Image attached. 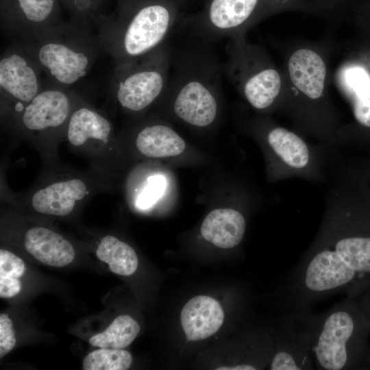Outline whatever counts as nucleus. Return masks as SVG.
<instances>
[{
  "label": "nucleus",
  "instance_id": "nucleus-2",
  "mask_svg": "<svg viewBox=\"0 0 370 370\" xmlns=\"http://www.w3.org/2000/svg\"><path fill=\"white\" fill-rule=\"evenodd\" d=\"M184 46L172 47L169 77L162 94L172 98L174 114L186 123L204 127L217 116L222 64L210 42L190 35Z\"/></svg>",
  "mask_w": 370,
  "mask_h": 370
},
{
  "label": "nucleus",
  "instance_id": "nucleus-11",
  "mask_svg": "<svg viewBox=\"0 0 370 370\" xmlns=\"http://www.w3.org/2000/svg\"><path fill=\"white\" fill-rule=\"evenodd\" d=\"M310 311L283 314L271 356V370L314 369L311 359V335L308 323Z\"/></svg>",
  "mask_w": 370,
  "mask_h": 370
},
{
  "label": "nucleus",
  "instance_id": "nucleus-25",
  "mask_svg": "<svg viewBox=\"0 0 370 370\" xmlns=\"http://www.w3.org/2000/svg\"><path fill=\"white\" fill-rule=\"evenodd\" d=\"M166 185V180L160 174L147 177L135 198V206L140 210H146L154 206L162 196Z\"/></svg>",
  "mask_w": 370,
  "mask_h": 370
},
{
  "label": "nucleus",
  "instance_id": "nucleus-18",
  "mask_svg": "<svg viewBox=\"0 0 370 370\" xmlns=\"http://www.w3.org/2000/svg\"><path fill=\"white\" fill-rule=\"evenodd\" d=\"M138 151L147 158H164L182 153L184 140L168 125L160 123L145 125L135 136Z\"/></svg>",
  "mask_w": 370,
  "mask_h": 370
},
{
  "label": "nucleus",
  "instance_id": "nucleus-21",
  "mask_svg": "<svg viewBox=\"0 0 370 370\" xmlns=\"http://www.w3.org/2000/svg\"><path fill=\"white\" fill-rule=\"evenodd\" d=\"M96 256L108 264L112 273L119 275H132L138 264L134 249L112 235H106L101 238L96 249Z\"/></svg>",
  "mask_w": 370,
  "mask_h": 370
},
{
  "label": "nucleus",
  "instance_id": "nucleus-8",
  "mask_svg": "<svg viewBox=\"0 0 370 370\" xmlns=\"http://www.w3.org/2000/svg\"><path fill=\"white\" fill-rule=\"evenodd\" d=\"M311 352L320 370H344L352 367L358 336L356 311L351 301L336 304L319 315L308 316Z\"/></svg>",
  "mask_w": 370,
  "mask_h": 370
},
{
  "label": "nucleus",
  "instance_id": "nucleus-16",
  "mask_svg": "<svg viewBox=\"0 0 370 370\" xmlns=\"http://www.w3.org/2000/svg\"><path fill=\"white\" fill-rule=\"evenodd\" d=\"M245 228V220L241 212L231 208H219L206 216L201 227V234L215 246L230 249L241 243Z\"/></svg>",
  "mask_w": 370,
  "mask_h": 370
},
{
  "label": "nucleus",
  "instance_id": "nucleus-24",
  "mask_svg": "<svg viewBox=\"0 0 370 370\" xmlns=\"http://www.w3.org/2000/svg\"><path fill=\"white\" fill-rule=\"evenodd\" d=\"M132 362L130 352L123 349L103 348L88 354L82 362L84 370H126Z\"/></svg>",
  "mask_w": 370,
  "mask_h": 370
},
{
  "label": "nucleus",
  "instance_id": "nucleus-19",
  "mask_svg": "<svg viewBox=\"0 0 370 370\" xmlns=\"http://www.w3.org/2000/svg\"><path fill=\"white\" fill-rule=\"evenodd\" d=\"M267 141L288 168L301 170L310 164L311 156L308 145L293 132L280 127L273 128L268 133Z\"/></svg>",
  "mask_w": 370,
  "mask_h": 370
},
{
  "label": "nucleus",
  "instance_id": "nucleus-20",
  "mask_svg": "<svg viewBox=\"0 0 370 370\" xmlns=\"http://www.w3.org/2000/svg\"><path fill=\"white\" fill-rule=\"evenodd\" d=\"M342 79L351 97L355 119L370 127V75L362 66H351L343 71Z\"/></svg>",
  "mask_w": 370,
  "mask_h": 370
},
{
  "label": "nucleus",
  "instance_id": "nucleus-17",
  "mask_svg": "<svg viewBox=\"0 0 370 370\" xmlns=\"http://www.w3.org/2000/svg\"><path fill=\"white\" fill-rule=\"evenodd\" d=\"M18 14L16 19L3 33L12 38L29 36L60 22L53 18L55 0H16Z\"/></svg>",
  "mask_w": 370,
  "mask_h": 370
},
{
  "label": "nucleus",
  "instance_id": "nucleus-14",
  "mask_svg": "<svg viewBox=\"0 0 370 370\" xmlns=\"http://www.w3.org/2000/svg\"><path fill=\"white\" fill-rule=\"evenodd\" d=\"M224 321V312L214 298L198 295L183 307L180 321L188 341H199L216 333Z\"/></svg>",
  "mask_w": 370,
  "mask_h": 370
},
{
  "label": "nucleus",
  "instance_id": "nucleus-5",
  "mask_svg": "<svg viewBox=\"0 0 370 370\" xmlns=\"http://www.w3.org/2000/svg\"><path fill=\"white\" fill-rule=\"evenodd\" d=\"M84 99L74 90L47 80L41 91L1 126L13 138L31 144L42 160L56 159L71 115Z\"/></svg>",
  "mask_w": 370,
  "mask_h": 370
},
{
  "label": "nucleus",
  "instance_id": "nucleus-1",
  "mask_svg": "<svg viewBox=\"0 0 370 370\" xmlns=\"http://www.w3.org/2000/svg\"><path fill=\"white\" fill-rule=\"evenodd\" d=\"M349 214L331 207L319 232L283 282V314L311 310L330 296L352 293L360 275H370V236L352 232Z\"/></svg>",
  "mask_w": 370,
  "mask_h": 370
},
{
  "label": "nucleus",
  "instance_id": "nucleus-22",
  "mask_svg": "<svg viewBox=\"0 0 370 370\" xmlns=\"http://www.w3.org/2000/svg\"><path fill=\"white\" fill-rule=\"evenodd\" d=\"M140 330L136 321L123 314L116 317L103 332L92 336L89 342L95 347L121 349L133 342Z\"/></svg>",
  "mask_w": 370,
  "mask_h": 370
},
{
  "label": "nucleus",
  "instance_id": "nucleus-12",
  "mask_svg": "<svg viewBox=\"0 0 370 370\" xmlns=\"http://www.w3.org/2000/svg\"><path fill=\"white\" fill-rule=\"evenodd\" d=\"M222 72L234 86L241 88L247 101L258 110L270 107L280 93L281 78L273 69L262 67L247 72L225 62L222 64Z\"/></svg>",
  "mask_w": 370,
  "mask_h": 370
},
{
  "label": "nucleus",
  "instance_id": "nucleus-15",
  "mask_svg": "<svg viewBox=\"0 0 370 370\" xmlns=\"http://www.w3.org/2000/svg\"><path fill=\"white\" fill-rule=\"evenodd\" d=\"M288 71L293 84L308 97L317 99L322 95L326 67L317 53L307 49L296 51L289 59Z\"/></svg>",
  "mask_w": 370,
  "mask_h": 370
},
{
  "label": "nucleus",
  "instance_id": "nucleus-7",
  "mask_svg": "<svg viewBox=\"0 0 370 370\" xmlns=\"http://www.w3.org/2000/svg\"><path fill=\"white\" fill-rule=\"evenodd\" d=\"M172 47L169 40L150 52L116 64L110 94L123 110L139 114L163 94L168 83Z\"/></svg>",
  "mask_w": 370,
  "mask_h": 370
},
{
  "label": "nucleus",
  "instance_id": "nucleus-4",
  "mask_svg": "<svg viewBox=\"0 0 370 370\" xmlns=\"http://www.w3.org/2000/svg\"><path fill=\"white\" fill-rule=\"evenodd\" d=\"M12 39L29 54L49 82L69 89L84 79L104 52L97 34L76 25L60 23Z\"/></svg>",
  "mask_w": 370,
  "mask_h": 370
},
{
  "label": "nucleus",
  "instance_id": "nucleus-6",
  "mask_svg": "<svg viewBox=\"0 0 370 370\" xmlns=\"http://www.w3.org/2000/svg\"><path fill=\"white\" fill-rule=\"evenodd\" d=\"M175 18L169 7L152 3L131 16L101 23L97 36L103 50L115 64L143 56L169 40Z\"/></svg>",
  "mask_w": 370,
  "mask_h": 370
},
{
  "label": "nucleus",
  "instance_id": "nucleus-26",
  "mask_svg": "<svg viewBox=\"0 0 370 370\" xmlns=\"http://www.w3.org/2000/svg\"><path fill=\"white\" fill-rule=\"evenodd\" d=\"M16 339L13 323L8 314H0V358H2L14 347Z\"/></svg>",
  "mask_w": 370,
  "mask_h": 370
},
{
  "label": "nucleus",
  "instance_id": "nucleus-27",
  "mask_svg": "<svg viewBox=\"0 0 370 370\" xmlns=\"http://www.w3.org/2000/svg\"><path fill=\"white\" fill-rule=\"evenodd\" d=\"M217 370H252L251 368L247 365H234L232 367H221L216 368Z\"/></svg>",
  "mask_w": 370,
  "mask_h": 370
},
{
  "label": "nucleus",
  "instance_id": "nucleus-9",
  "mask_svg": "<svg viewBox=\"0 0 370 370\" xmlns=\"http://www.w3.org/2000/svg\"><path fill=\"white\" fill-rule=\"evenodd\" d=\"M64 141L71 151L88 161L90 168L112 177L118 153L113 124L86 99L73 111Z\"/></svg>",
  "mask_w": 370,
  "mask_h": 370
},
{
  "label": "nucleus",
  "instance_id": "nucleus-13",
  "mask_svg": "<svg viewBox=\"0 0 370 370\" xmlns=\"http://www.w3.org/2000/svg\"><path fill=\"white\" fill-rule=\"evenodd\" d=\"M22 244L25 251L38 262L53 267H64L73 262V244L62 234L41 225L23 230Z\"/></svg>",
  "mask_w": 370,
  "mask_h": 370
},
{
  "label": "nucleus",
  "instance_id": "nucleus-3",
  "mask_svg": "<svg viewBox=\"0 0 370 370\" xmlns=\"http://www.w3.org/2000/svg\"><path fill=\"white\" fill-rule=\"evenodd\" d=\"M112 177L89 168L79 170L59 158L42 160L40 171L26 191L4 190L3 201L21 212L65 218L75 214L99 193L108 192Z\"/></svg>",
  "mask_w": 370,
  "mask_h": 370
},
{
  "label": "nucleus",
  "instance_id": "nucleus-23",
  "mask_svg": "<svg viewBox=\"0 0 370 370\" xmlns=\"http://www.w3.org/2000/svg\"><path fill=\"white\" fill-rule=\"evenodd\" d=\"M25 269V263L21 257L8 249H0L1 298H11L20 293L22 284L19 279Z\"/></svg>",
  "mask_w": 370,
  "mask_h": 370
},
{
  "label": "nucleus",
  "instance_id": "nucleus-10",
  "mask_svg": "<svg viewBox=\"0 0 370 370\" xmlns=\"http://www.w3.org/2000/svg\"><path fill=\"white\" fill-rule=\"evenodd\" d=\"M42 70L14 39L0 60V112L3 124L27 105L43 88Z\"/></svg>",
  "mask_w": 370,
  "mask_h": 370
}]
</instances>
